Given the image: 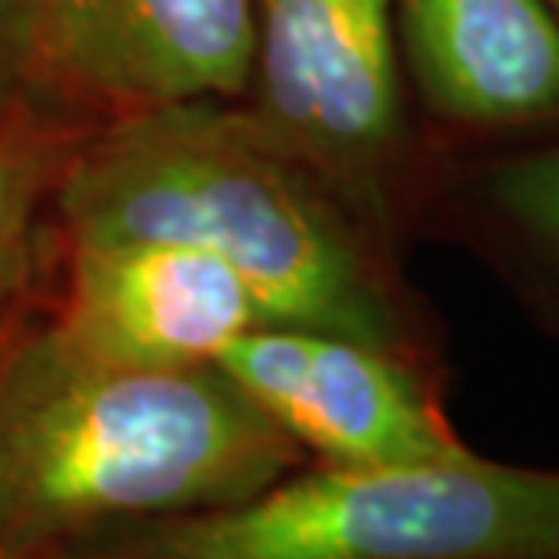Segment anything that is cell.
<instances>
[{"label": "cell", "mask_w": 559, "mask_h": 559, "mask_svg": "<svg viewBox=\"0 0 559 559\" xmlns=\"http://www.w3.org/2000/svg\"><path fill=\"white\" fill-rule=\"evenodd\" d=\"M354 213L260 134L239 102H185L87 130L55 199V242L148 239L228 264L264 314L430 361L419 321Z\"/></svg>", "instance_id": "obj_1"}, {"label": "cell", "mask_w": 559, "mask_h": 559, "mask_svg": "<svg viewBox=\"0 0 559 559\" xmlns=\"http://www.w3.org/2000/svg\"><path fill=\"white\" fill-rule=\"evenodd\" d=\"M304 462L221 365H109L47 318L0 340V559L235 506Z\"/></svg>", "instance_id": "obj_2"}, {"label": "cell", "mask_w": 559, "mask_h": 559, "mask_svg": "<svg viewBox=\"0 0 559 559\" xmlns=\"http://www.w3.org/2000/svg\"><path fill=\"white\" fill-rule=\"evenodd\" d=\"M80 559H559V469L469 451L401 466L304 462L202 513L87 534Z\"/></svg>", "instance_id": "obj_3"}, {"label": "cell", "mask_w": 559, "mask_h": 559, "mask_svg": "<svg viewBox=\"0 0 559 559\" xmlns=\"http://www.w3.org/2000/svg\"><path fill=\"white\" fill-rule=\"evenodd\" d=\"M242 112L354 217H383L404 156L397 0H249Z\"/></svg>", "instance_id": "obj_4"}, {"label": "cell", "mask_w": 559, "mask_h": 559, "mask_svg": "<svg viewBox=\"0 0 559 559\" xmlns=\"http://www.w3.org/2000/svg\"><path fill=\"white\" fill-rule=\"evenodd\" d=\"M249 0H29L26 87L87 123L242 102Z\"/></svg>", "instance_id": "obj_5"}, {"label": "cell", "mask_w": 559, "mask_h": 559, "mask_svg": "<svg viewBox=\"0 0 559 559\" xmlns=\"http://www.w3.org/2000/svg\"><path fill=\"white\" fill-rule=\"evenodd\" d=\"M217 365L307 462L401 466L469 455L448 423L430 361L296 325L242 332Z\"/></svg>", "instance_id": "obj_6"}, {"label": "cell", "mask_w": 559, "mask_h": 559, "mask_svg": "<svg viewBox=\"0 0 559 559\" xmlns=\"http://www.w3.org/2000/svg\"><path fill=\"white\" fill-rule=\"evenodd\" d=\"M62 289L47 321L83 354L130 368L217 365L264 314L217 257L174 242H58Z\"/></svg>", "instance_id": "obj_7"}, {"label": "cell", "mask_w": 559, "mask_h": 559, "mask_svg": "<svg viewBox=\"0 0 559 559\" xmlns=\"http://www.w3.org/2000/svg\"><path fill=\"white\" fill-rule=\"evenodd\" d=\"M397 47L440 120L484 130L559 120L549 0H397Z\"/></svg>", "instance_id": "obj_8"}, {"label": "cell", "mask_w": 559, "mask_h": 559, "mask_svg": "<svg viewBox=\"0 0 559 559\" xmlns=\"http://www.w3.org/2000/svg\"><path fill=\"white\" fill-rule=\"evenodd\" d=\"M94 123L29 87L0 91V340L29 318L55 246V199Z\"/></svg>", "instance_id": "obj_9"}, {"label": "cell", "mask_w": 559, "mask_h": 559, "mask_svg": "<svg viewBox=\"0 0 559 559\" xmlns=\"http://www.w3.org/2000/svg\"><path fill=\"white\" fill-rule=\"evenodd\" d=\"M487 195L491 206L559 271V148H538L498 163L487 181Z\"/></svg>", "instance_id": "obj_10"}, {"label": "cell", "mask_w": 559, "mask_h": 559, "mask_svg": "<svg viewBox=\"0 0 559 559\" xmlns=\"http://www.w3.org/2000/svg\"><path fill=\"white\" fill-rule=\"evenodd\" d=\"M29 0H0V91L26 87Z\"/></svg>", "instance_id": "obj_11"}, {"label": "cell", "mask_w": 559, "mask_h": 559, "mask_svg": "<svg viewBox=\"0 0 559 559\" xmlns=\"http://www.w3.org/2000/svg\"><path fill=\"white\" fill-rule=\"evenodd\" d=\"M8 559H80L66 549H44V552H26V556H8Z\"/></svg>", "instance_id": "obj_12"}, {"label": "cell", "mask_w": 559, "mask_h": 559, "mask_svg": "<svg viewBox=\"0 0 559 559\" xmlns=\"http://www.w3.org/2000/svg\"><path fill=\"white\" fill-rule=\"evenodd\" d=\"M549 8L556 11V19H559V0H549Z\"/></svg>", "instance_id": "obj_13"}]
</instances>
